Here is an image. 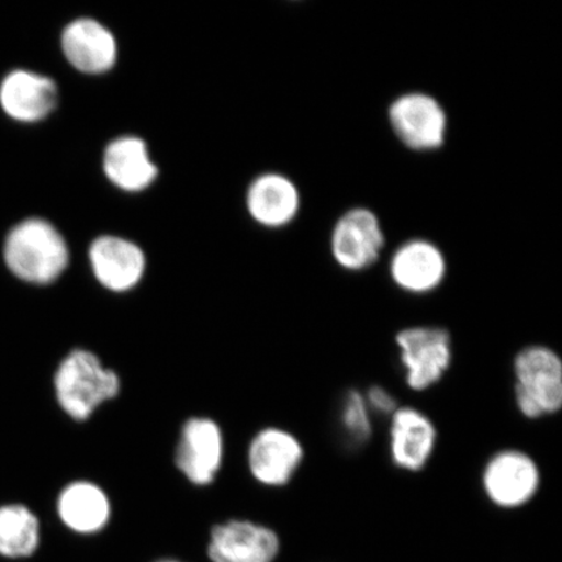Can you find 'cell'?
<instances>
[{
	"mask_svg": "<svg viewBox=\"0 0 562 562\" xmlns=\"http://www.w3.org/2000/svg\"><path fill=\"white\" fill-rule=\"evenodd\" d=\"M68 259L65 238L46 221L21 222L5 238L4 261L27 283H53L67 269Z\"/></svg>",
	"mask_w": 562,
	"mask_h": 562,
	"instance_id": "cell-1",
	"label": "cell"
},
{
	"mask_svg": "<svg viewBox=\"0 0 562 562\" xmlns=\"http://www.w3.org/2000/svg\"><path fill=\"white\" fill-rule=\"evenodd\" d=\"M515 403L530 420L552 417L562 407V361L558 351L533 344L513 358Z\"/></svg>",
	"mask_w": 562,
	"mask_h": 562,
	"instance_id": "cell-2",
	"label": "cell"
},
{
	"mask_svg": "<svg viewBox=\"0 0 562 562\" xmlns=\"http://www.w3.org/2000/svg\"><path fill=\"white\" fill-rule=\"evenodd\" d=\"M55 391L61 409L70 418L86 420L98 406L117 396L121 379L91 351L76 349L56 371Z\"/></svg>",
	"mask_w": 562,
	"mask_h": 562,
	"instance_id": "cell-3",
	"label": "cell"
},
{
	"mask_svg": "<svg viewBox=\"0 0 562 562\" xmlns=\"http://www.w3.org/2000/svg\"><path fill=\"white\" fill-rule=\"evenodd\" d=\"M407 389L425 392L438 385L452 367L451 334L438 326H411L395 337Z\"/></svg>",
	"mask_w": 562,
	"mask_h": 562,
	"instance_id": "cell-4",
	"label": "cell"
},
{
	"mask_svg": "<svg viewBox=\"0 0 562 562\" xmlns=\"http://www.w3.org/2000/svg\"><path fill=\"white\" fill-rule=\"evenodd\" d=\"M481 483L491 504L498 509L515 510L536 498L542 486V472L529 453L507 448L490 457Z\"/></svg>",
	"mask_w": 562,
	"mask_h": 562,
	"instance_id": "cell-5",
	"label": "cell"
},
{
	"mask_svg": "<svg viewBox=\"0 0 562 562\" xmlns=\"http://www.w3.org/2000/svg\"><path fill=\"white\" fill-rule=\"evenodd\" d=\"M437 446V426L417 407L398 406L390 417V457L397 469L406 473L422 472Z\"/></svg>",
	"mask_w": 562,
	"mask_h": 562,
	"instance_id": "cell-6",
	"label": "cell"
},
{
	"mask_svg": "<svg viewBox=\"0 0 562 562\" xmlns=\"http://www.w3.org/2000/svg\"><path fill=\"white\" fill-rule=\"evenodd\" d=\"M390 122L411 149L432 150L445 143L447 115L430 95L412 93L397 98L390 109Z\"/></svg>",
	"mask_w": 562,
	"mask_h": 562,
	"instance_id": "cell-7",
	"label": "cell"
},
{
	"mask_svg": "<svg viewBox=\"0 0 562 562\" xmlns=\"http://www.w3.org/2000/svg\"><path fill=\"white\" fill-rule=\"evenodd\" d=\"M384 235L378 217L368 209H353L336 223L331 249L344 270L363 271L374 265L383 250Z\"/></svg>",
	"mask_w": 562,
	"mask_h": 562,
	"instance_id": "cell-8",
	"label": "cell"
},
{
	"mask_svg": "<svg viewBox=\"0 0 562 562\" xmlns=\"http://www.w3.org/2000/svg\"><path fill=\"white\" fill-rule=\"evenodd\" d=\"M304 457V447L292 432L267 427L251 441L249 468L252 476L265 486L283 487L297 473Z\"/></svg>",
	"mask_w": 562,
	"mask_h": 562,
	"instance_id": "cell-9",
	"label": "cell"
},
{
	"mask_svg": "<svg viewBox=\"0 0 562 562\" xmlns=\"http://www.w3.org/2000/svg\"><path fill=\"white\" fill-rule=\"evenodd\" d=\"M280 552L278 533L250 521H229L211 531L209 558L213 562H273Z\"/></svg>",
	"mask_w": 562,
	"mask_h": 562,
	"instance_id": "cell-10",
	"label": "cell"
},
{
	"mask_svg": "<svg viewBox=\"0 0 562 562\" xmlns=\"http://www.w3.org/2000/svg\"><path fill=\"white\" fill-rule=\"evenodd\" d=\"M223 459V437L220 426L207 418H192L182 428L176 453L181 473L199 486L214 481Z\"/></svg>",
	"mask_w": 562,
	"mask_h": 562,
	"instance_id": "cell-11",
	"label": "cell"
},
{
	"mask_svg": "<svg viewBox=\"0 0 562 562\" xmlns=\"http://www.w3.org/2000/svg\"><path fill=\"white\" fill-rule=\"evenodd\" d=\"M58 104V89L48 77L15 70L0 86V105L13 121L35 123L50 115Z\"/></svg>",
	"mask_w": 562,
	"mask_h": 562,
	"instance_id": "cell-12",
	"label": "cell"
},
{
	"mask_svg": "<svg viewBox=\"0 0 562 562\" xmlns=\"http://www.w3.org/2000/svg\"><path fill=\"white\" fill-rule=\"evenodd\" d=\"M90 263L98 281L112 292H125L138 284L145 272V256L136 244L103 236L91 245Z\"/></svg>",
	"mask_w": 562,
	"mask_h": 562,
	"instance_id": "cell-13",
	"label": "cell"
},
{
	"mask_svg": "<svg viewBox=\"0 0 562 562\" xmlns=\"http://www.w3.org/2000/svg\"><path fill=\"white\" fill-rule=\"evenodd\" d=\"M390 273L393 283L406 293H431L446 279V258L431 243L414 240L403 245L392 257Z\"/></svg>",
	"mask_w": 562,
	"mask_h": 562,
	"instance_id": "cell-14",
	"label": "cell"
},
{
	"mask_svg": "<svg viewBox=\"0 0 562 562\" xmlns=\"http://www.w3.org/2000/svg\"><path fill=\"white\" fill-rule=\"evenodd\" d=\"M66 58L83 74H103L116 61V41L105 27L91 19L70 23L61 35Z\"/></svg>",
	"mask_w": 562,
	"mask_h": 562,
	"instance_id": "cell-15",
	"label": "cell"
},
{
	"mask_svg": "<svg viewBox=\"0 0 562 562\" xmlns=\"http://www.w3.org/2000/svg\"><path fill=\"white\" fill-rule=\"evenodd\" d=\"M104 172L124 191L137 192L149 187L157 178L143 139L123 137L114 140L104 153Z\"/></svg>",
	"mask_w": 562,
	"mask_h": 562,
	"instance_id": "cell-16",
	"label": "cell"
},
{
	"mask_svg": "<svg viewBox=\"0 0 562 562\" xmlns=\"http://www.w3.org/2000/svg\"><path fill=\"white\" fill-rule=\"evenodd\" d=\"M58 515L69 530L94 533L108 525L111 507L108 495L90 482H75L61 491Z\"/></svg>",
	"mask_w": 562,
	"mask_h": 562,
	"instance_id": "cell-17",
	"label": "cell"
},
{
	"mask_svg": "<svg viewBox=\"0 0 562 562\" xmlns=\"http://www.w3.org/2000/svg\"><path fill=\"white\" fill-rule=\"evenodd\" d=\"M250 214L266 227H281L296 216L300 195L291 180L281 175H265L252 182L248 194Z\"/></svg>",
	"mask_w": 562,
	"mask_h": 562,
	"instance_id": "cell-18",
	"label": "cell"
},
{
	"mask_svg": "<svg viewBox=\"0 0 562 562\" xmlns=\"http://www.w3.org/2000/svg\"><path fill=\"white\" fill-rule=\"evenodd\" d=\"M41 540L38 518L23 505L0 508V557L31 558Z\"/></svg>",
	"mask_w": 562,
	"mask_h": 562,
	"instance_id": "cell-19",
	"label": "cell"
},
{
	"mask_svg": "<svg viewBox=\"0 0 562 562\" xmlns=\"http://www.w3.org/2000/svg\"><path fill=\"white\" fill-rule=\"evenodd\" d=\"M340 424L346 438L353 446H363L372 437V413L363 393L350 390L342 398Z\"/></svg>",
	"mask_w": 562,
	"mask_h": 562,
	"instance_id": "cell-20",
	"label": "cell"
},
{
	"mask_svg": "<svg viewBox=\"0 0 562 562\" xmlns=\"http://www.w3.org/2000/svg\"><path fill=\"white\" fill-rule=\"evenodd\" d=\"M372 416L391 417L400 406L395 396L382 385H372L363 395Z\"/></svg>",
	"mask_w": 562,
	"mask_h": 562,
	"instance_id": "cell-21",
	"label": "cell"
},
{
	"mask_svg": "<svg viewBox=\"0 0 562 562\" xmlns=\"http://www.w3.org/2000/svg\"><path fill=\"white\" fill-rule=\"evenodd\" d=\"M158 562H180L178 560H161V561H158Z\"/></svg>",
	"mask_w": 562,
	"mask_h": 562,
	"instance_id": "cell-22",
	"label": "cell"
}]
</instances>
